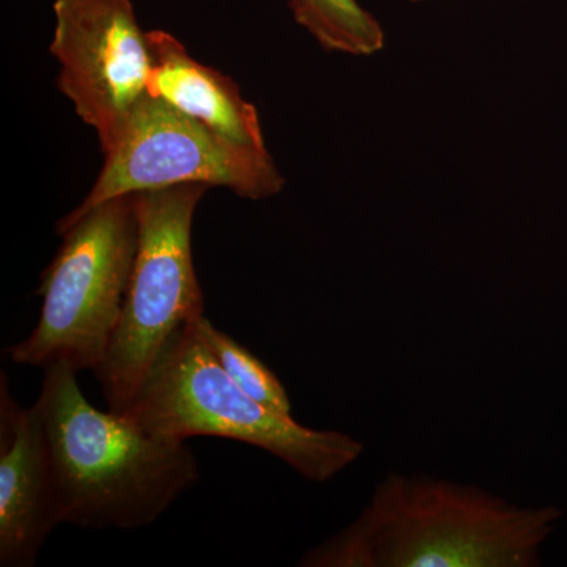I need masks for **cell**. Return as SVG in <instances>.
Here are the masks:
<instances>
[{
	"label": "cell",
	"mask_w": 567,
	"mask_h": 567,
	"mask_svg": "<svg viewBox=\"0 0 567 567\" xmlns=\"http://www.w3.org/2000/svg\"><path fill=\"white\" fill-rule=\"evenodd\" d=\"M295 21L327 51L372 55L385 44L380 22L357 0H290Z\"/></svg>",
	"instance_id": "obj_10"
},
{
	"label": "cell",
	"mask_w": 567,
	"mask_h": 567,
	"mask_svg": "<svg viewBox=\"0 0 567 567\" xmlns=\"http://www.w3.org/2000/svg\"><path fill=\"white\" fill-rule=\"evenodd\" d=\"M51 54L58 85L103 153L148 96L152 51L132 0H55Z\"/></svg>",
	"instance_id": "obj_7"
},
{
	"label": "cell",
	"mask_w": 567,
	"mask_h": 567,
	"mask_svg": "<svg viewBox=\"0 0 567 567\" xmlns=\"http://www.w3.org/2000/svg\"><path fill=\"white\" fill-rule=\"evenodd\" d=\"M125 413L164 439L219 436L260 447L312 483L333 480L364 453L353 436L306 427L251 398L215 360L194 322L167 346Z\"/></svg>",
	"instance_id": "obj_3"
},
{
	"label": "cell",
	"mask_w": 567,
	"mask_h": 567,
	"mask_svg": "<svg viewBox=\"0 0 567 567\" xmlns=\"http://www.w3.org/2000/svg\"><path fill=\"white\" fill-rule=\"evenodd\" d=\"M63 244L41 275L39 323L11 347L17 364L100 371L121 320L137 251L136 194L114 197L58 229Z\"/></svg>",
	"instance_id": "obj_4"
},
{
	"label": "cell",
	"mask_w": 567,
	"mask_h": 567,
	"mask_svg": "<svg viewBox=\"0 0 567 567\" xmlns=\"http://www.w3.org/2000/svg\"><path fill=\"white\" fill-rule=\"evenodd\" d=\"M413 2H420V0H413Z\"/></svg>",
	"instance_id": "obj_12"
},
{
	"label": "cell",
	"mask_w": 567,
	"mask_h": 567,
	"mask_svg": "<svg viewBox=\"0 0 567 567\" xmlns=\"http://www.w3.org/2000/svg\"><path fill=\"white\" fill-rule=\"evenodd\" d=\"M194 330L208 347L215 360L227 372V375L260 404L270 406L281 413L292 412L289 394L281 380L262 360L238 344L229 334L218 330L203 316L194 322Z\"/></svg>",
	"instance_id": "obj_11"
},
{
	"label": "cell",
	"mask_w": 567,
	"mask_h": 567,
	"mask_svg": "<svg viewBox=\"0 0 567 567\" xmlns=\"http://www.w3.org/2000/svg\"><path fill=\"white\" fill-rule=\"evenodd\" d=\"M44 372L35 405L62 524L147 527L199 483V462L186 442L153 435L126 413L96 409L69 364H52Z\"/></svg>",
	"instance_id": "obj_2"
},
{
	"label": "cell",
	"mask_w": 567,
	"mask_h": 567,
	"mask_svg": "<svg viewBox=\"0 0 567 567\" xmlns=\"http://www.w3.org/2000/svg\"><path fill=\"white\" fill-rule=\"evenodd\" d=\"M207 189L192 183L136 193V259L117 330L95 374L114 412L132 406L178 331L204 316L192 230Z\"/></svg>",
	"instance_id": "obj_5"
},
{
	"label": "cell",
	"mask_w": 567,
	"mask_h": 567,
	"mask_svg": "<svg viewBox=\"0 0 567 567\" xmlns=\"http://www.w3.org/2000/svg\"><path fill=\"white\" fill-rule=\"evenodd\" d=\"M152 71L148 95L204 123L245 147H265L259 114L241 96L237 82L197 62L174 35L148 32Z\"/></svg>",
	"instance_id": "obj_9"
},
{
	"label": "cell",
	"mask_w": 567,
	"mask_h": 567,
	"mask_svg": "<svg viewBox=\"0 0 567 567\" xmlns=\"http://www.w3.org/2000/svg\"><path fill=\"white\" fill-rule=\"evenodd\" d=\"M0 391V566L31 567L61 507L39 409L13 401L6 374Z\"/></svg>",
	"instance_id": "obj_8"
},
{
	"label": "cell",
	"mask_w": 567,
	"mask_h": 567,
	"mask_svg": "<svg viewBox=\"0 0 567 567\" xmlns=\"http://www.w3.org/2000/svg\"><path fill=\"white\" fill-rule=\"evenodd\" d=\"M563 511L484 488L390 473L360 516L311 548L306 567H536Z\"/></svg>",
	"instance_id": "obj_1"
},
{
	"label": "cell",
	"mask_w": 567,
	"mask_h": 567,
	"mask_svg": "<svg viewBox=\"0 0 567 567\" xmlns=\"http://www.w3.org/2000/svg\"><path fill=\"white\" fill-rule=\"evenodd\" d=\"M192 183L223 186L252 200L275 196L286 185L267 148L245 147L163 100L145 96L104 153L91 193L55 230L114 197Z\"/></svg>",
	"instance_id": "obj_6"
}]
</instances>
